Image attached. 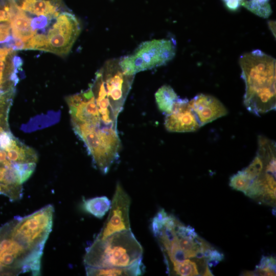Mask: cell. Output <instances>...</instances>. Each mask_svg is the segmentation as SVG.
Segmentation results:
<instances>
[{"instance_id": "20", "label": "cell", "mask_w": 276, "mask_h": 276, "mask_svg": "<svg viewBox=\"0 0 276 276\" xmlns=\"http://www.w3.org/2000/svg\"><path fill=\"white\" fill-rule=\"evenodd\" d=\"M269 268L275 272V259L272 257L262 256L260 263L256 266V268Z\"/></svg>"}, {"instance_id": "12", "label": "cell", "mask_w": 276, "mask_h": 276, "mask_svg": "<svg viewBox=\"0 0 276 276\" xmlns=\"http://www.w3.org/2000/svg\"><path fill=\"white\" fill-rule=\"evenodd\" d=\"M155 98L159 110L168 114L172 112L179 97L170 85H164L155 93Z\"/></svg>"}, {"instance_id": "14", "label": "cell", "mask_w": 276, "mask_h": 276, "mask_svg": "<svg viewBox=\"0 0 276 276\" xmlns=\"http://www.w3.org/2000/svg\"><path fill=\"white\" fill-rule=\"evenodd\" d=\"M241 6L263 18H267L272 13L269 0H243Z\"/></svg>"}, {"instance_id": "11", "label": "cell", "mask_w": 276, "mask_h": 276, "mask_svg": "<svg viewBox=\"0 0 276 276\" xmlns=\"http://www.w3.org/2000/svg\"><path fill=\"white\" fill-rule=\"evenodd\" d=\"M87 275L93 276H137L145 271V266L141 259L134 264L123 267L95 268L85 266Z\"/></svg>"}, {"instance_id": "25", "label": "cell", "mask_w": 276, "mask_h": 276, "mask_svg": "<svg viewBox=\"0 0 276 276\" xmlns=\"http://www.w3.org/2000/svg\"><path fill=\"white\" fill-rule=\"evenodd\" d=\"M275 22L273 21H270L269 22V26L270 27V29L272 31L273 34L275 35V33L274 32V31L275 32V29H274L273 27H275Z\"/></svg>"}, {"instance_id": "4", "label": "cell", "mask_w": 276, "mask_h": 276, "mask_svg": "<svg viewBox=\"0 0 276 276\" xmlns=\"http://www.w3.org/2000/svg\"><path fill=\"white\" fill-rule=\"evenodd\" d=\"M72 126L86 147L94 167L102 173L106 174L118 159L121 148L117 128L80 124H73Z\"/></svg>"}, {"instance_id": "18", "label": "cell", "mask_w": 276, "mask_h": 276, "mask_svg": "<svg viewBox=\"0 0 276 276\" xmlns=\"http://www.w3.org/2000/svg\"><path fill=\"white\" fill-rule=\"evenodd\" d=\"M12 2V0H0V24L10 25Z\"/></svg>"}, {"instance_id": "9", "label": "cell", "mask_w": 276, "mask_h": 276, "mask_svg": "<svg viewBox=\"0 0 276 276\" xmlns=\"http://www.w3.org/2000/svg\"><path fill=\"white\" fill-rule=\"evenodd\" d=\"M22 65V59L16 55V51L0 45V94L15 88Z\"/></svg>"}, {"instance_id": "2", "label": "cell", "mask_w": 276, "mask_h": 276, "mask_svg": "<svg viewBox=\"0 0 276 276\" xmlns=\"http://www.w3.org/2000/svg\"><path fill=\"white\" fill-rule=\"evenodd\" d=\"M239 61L245 85L243 103L246 109L257 116L275 109V59L256 50L242 55Z\"/></svg>"}, {"instance_id": "16", "label": "cell", "mask_w": 276, "mask_h": 276, "mask_svg": "<svg viewBox=\"0 0 276 276\" xmlns=\"http://www.w3.org/2000/svg\"><path fill=\"white\" fill-rule=\"evenodd\" d=\"M176 241L178 246L185 252L188 259L195 257L197 252L200 250V247L194 239L177 235Z\"/></svg>"}, {"instance_id": "17", "label": "cell", "mask_w": 276, "mask_h": 276, "mask_svg": "<svg viewBox=\"0 0 276 276\" xmlns=\"http://www.w3.org/2000/svg\"><path fill=\"white\" fill-rule=\"evenodd\" d=\"M251 182L242 170L230 177L229 186L233 189L244 193Z\"/></svg>"}, {"instance_id": "5", "label": "cell", "mask_w": 276, "mask_h": 276, "mask_svg": "<svg viewBox=\"0 0 276 276\" xmlns=\"http://www.w3.org/2000/svg\"><path fill=\"white\" fill-rule=\"evenodd\" d=\"M134 75L126 74L122 70L119 59H109L96 73L89 85L94 97L106 99L118 116L130 91Z\"/></svg>"}, {"instance_id": "15", "label": "cell", "mask_w": 276, "mask_h": 276, "mask_svg": "<svg viewBox=\"0 0 276 276\" xmlns=\"http://www.w3.org/2000/svg\"><path fill=\"white\" fill-rule=\"evenodd\" d=\"M173 264V271L174 273L181 276H192L199 275L197 266L195 262L189 259Z\"/></svg>"}, {"instance_id": "1", "label": "cell", "mask_w": 276, "mask_h": 276, "mask_svg": "<svg viewBox=\"0 0 276 276\" xmlns=\"http://www.w3.org/2000/svg\"><path fill=\"white\" fill-rule=\"evenodd\" d=\"M54 213L53 206L49 204L29 215L15 217L0 228V275L40 274Z\"/></svg>"}, {"instance_id": "13", "label": "cell", "mask_w": 276, "mask_h": 276, "mask_svg": "<svg viewBox=\"0 0 276 276\" xmlns=\"http://www.w3.org/2000/svg\"><path fill=\"white\" fill-rule=\"evenodd\" d=\"M111 201L105 196L84 199L82 209L85 212L98 218H102L109 211Z\"/></svg>"}, {"instance_id": "21", "label": "cell", "mask_w": 276, "mask_h": 276, "mask_svg": "<svg viewBox=\"0 0 276 276\" xmlns=\"http://www.w3.org/2000/svg\"><path fill=\"white\" fill-rule=\"evenodd\" d=\"M242 275H275V272L270 269L269 268L259 269L256 268L254 271H244Z\"/></svg>"}, {"instance_id": "10", "label": "cell", "mask_w": 276, "mask_h": 276, "mask_svg": "<svg viewBox=\"0 0 276 276\" xmlns=\"http://www.w3.org/2000/svg\"><path fill=\"white\" fill-rule=\"evenodd\" d=\"M189 103L200 127L228 113L224 105L218 99L209 95L198 94Z\"/></svg>"}, {"instance_id": "7", "label": "cell", "mask_w": 276, "mask_h": 276, "mask_svg": "<svg viewBox=\"0 0 276 276\" xmlns=\"http://www.w3.org/2000/svg\"><path fill=\"white\" fill-rule=\"evenodd\" d=\"M130 197L118 182L111 201L109 213L96 239H104L116 233L131 229L129 219Z\"/></svg>"}, {"instance_id": "8", "label": "cell", "mask_w": 276, "mask_h": 276, "mask_svg": "<svg viewBox=\"0 0 276 276\" xmlns=\"http://www.w3.org/2000/svg\"><path fill=\"white\" fill-rule=\"evenodd\" d=\"M166 129L170 132H188L197 130L200 126L187 99L179 98L172 112L165 119Z\"/></svg>"}, {"instance_id": "24", "label": "cell", "mask_w": 276, "mask_h": 276, "mask_svg": "<svg viewBox=\"0 0 276 276\" xmlns=\"http://www.w3.org/2000/svg\"><path fill=\"white\" fill-rule=\"evenodd\" d=\"M203 275H213L208 265H206Z\"/></svg>"}, {"instance_id": "23", "label": "cell", "mask_w": 276, "mask_h": 276, "mask_svg": "<svg viewBox=\"0 0 276 276\" xmlns=\"http://www.w3.org/2000/svg\"><path fill=\"white\" fill-rule=\"evenodd\" d=\"M225 6L230 10H237L243 0H222Z\"/></svg>"}, {"instance_id": "3", "label": "cell", "mask_w": 276, "mask_h": 276, "mask_svg": "<svg viewBox=\"0 0 276 276\" xmlns=\"http://www.w3.org/2000/svg\"><path fill=\"white\" fill-rule=\"evenodd\" d=\"M143 247L130 230L95 239L86 249L85 266L108 268L130 266L142 259Z\"/></svg>"}, {"instance_id": "19", "label": "cell", "mask_w": 276, "mask_h": 276, "mask_svg": "<svg viewBox=\"0 0 276 276\" xmlns=\"http://www.w3.org/2000/svg\"><path fill=\"white\" fill-rule=\"evenodd\" d=\"M12 41L10 25L0 24V45L8 47Z\"/></svg>"}, {"instance_id": "22", "label": "cell", "mask_w": 276, "mask_h": 276, "mask_svg": "<svg viewBox=\"0 0 276 276\" xmlns=\"http://www.w3.org/2000/svg\"><path fill=\"white\" fill-rule=\"evenodd\" d=\"M259 199L264 204L274 206L275 204V192L272 190L265 192Z\"/></svg>"}, {"instance_id": "6", "label": "cell", "mask_w": 276, "mask_h": 276, "mask_svg": "<svg viewBox=\"0 0 276 276\" xmlns=\"http://www.w3.org/2000/svg\"><path fill=\"white\" fill-rule=\"evenodd\" d=\"M176 43L173 39H153L141 43L130 55L119 59V64L127 75L164 65L175 55Z\"/></svg>"}]
</instances>
